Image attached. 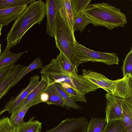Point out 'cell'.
Instances as JSON below:
<instances>
[{"mask_svg": "<svg viewBox=\"0 0 132 132\" xmlns=\"http://www.w3.org/2000/svg\"><path fill=\"white\" fill-rule=\"evenodd\" d=\"M46 15L45 3L41 0L27 6L15 21L7 36V45L10 48L19 44L26 32L36 24H40Z\"/></svg>", "mask_w": 132, "mask_h": 132, "instance_id": "obj_1", "label": "cell"}, {"mask_svg": "<svg viewBox=\"0 0 132 132\" xmlns=\"http://www.w3.org/2000/svg\"><path fill=\"white\" fill-rule=\"evenodd\" d=\"M83 13L94 26H104L110 30L118 27H124L127 23L125 14L115 6L104 2L90 3Z\"/></svg>", "mask_w": 132, "mask_h": 132, "instance_id": "obj_2", "label": "cell"}, {"mask_svg": "<svg viewBox=\"0 0 132 132\" xmlns=\"http://www.w3.org/2000/svg\"><path fill=\"white\" fill-rule=\"evenodd\" d=\"M41 74L48 77L54 83L65 84L81 92L84 95L95 91L100 88L97 85L78 75L76 72L70 73L64 70L57 63L56 59L43 67Z\"/></svg>", "mask_w": 132, "mask_h": 132, "instance_id": "obj_3", "label": "cell"}, {"mask_svg": "<svg viewBox=\"0 0 132 132\" xmlns=\"http://www.w3.org/2000/svg\"><path fill=\"white\" fill-rule=\"evenodd\" d=\"M82 77L106 91L107 93L125 99L132 94V75L127 74L121 79H109L102 74L90 70H82Z\"/></svg>", "mask_w": 132, "mask_h": 132, "instance_id": "obj_4", "label": "cell"}, {"mask_svg": "<svg viewBox=\"0 0 132 132\" xmlns=\"http://www.w3.org/2000/svg\"><path fill=\"white\" fill-rule=\"evenodd\" d=\"M53 33L56 48L67 58L76 72L80 65L75 47L76 40L73 33L59 12L53 28Z\"/></svg>", "mask_w": 132, "mask_h": 132, "instance_id": "obj_5", "label": "cell"}, {"mask_svg": "<svg viewBox=\"0 0 132 132\" xmlns=\"http://www.w3.org/2000/svg\"><path fill=\"white\" fill-rule=\"evenodd\" d=\"M75 44L77 56L80 64L88 61L100 62L109 65L118 64L119 58L114 53H105L92 50L79 43L76 40Z\"/></svg>", "mask_w": 132, "mask_h": 132, "instance_id": "obj_6", "label": "cell"}, {"mask_svg": "<svg viewBox=\"0 0 132 132\" xmlns=\"http://www.w3.org/2000/svg\"><path fill=\"white\" fill-rule=\"evenodd\" d=\"M88 123L87 119L84 117L67 118L45 132H86Z\"/></svg>", "mask_w": 132, "mask_h": 132, "instance_id": "obj_7", "label": "cell"}, {"mask_svg": "<svg viewBox=\"0 0 132 132\" xmlns=\"http://www.w3.org/2000/svg\"><path fill=\"white\" fill-rule=\"evenodd\" d=\"M48 84L46 76L42 75V78L39 83L28 95L25 99L13 110L9 119H12L22 109L26 106L31 104L35 105L42 102L40 96L45 90Z\"/></svg>", "mask_w": 132, "mask_h": 132, "instance_id": "obj_8", "label": "cell"}, {"mask_svg": "<svg viewBox=\"0 0 132 132\" xmlns=\"http://www.w3.org/2000/svg\"><path fill=\"white\" fill-rule=\"evenodd\" d=\"M105 96L107 100L105 110L106 122L114 120L121 121L123 118L122 103L124 99L108 93Z\"/></svg>", "mask_w": 132, "mask_h": 132, "instance_id": "obj_9", "label": "cell"}, {"mask_svg": "<svg viewBox=\"0 0 132 132\" xmlns=\"http://www.w3.org/2000/svg\"><path fill=\"white\" fill-rule=\"evenodd\" d=\"M39 76L35 75L31 77L30 82L25 88L22 89L20 92L15 97H12L7 102L2 112L3 113L7 111L9 114H11L14 109L26 98L39 82Z\"/></svg>", "mask_w": 132, "mask_h": 132, "instance_id": "obj_10", "label": "cell"}, {"mask_svg": "<svg viewBox=\"0 0 132 132\" xmlns=\"http://www.w3.org/2000/svg\"><path fill=\"white\" fill-rule=\"evenodd\" d=\"M61 7L60 0H47L46 1L45 13L47 18L46 32L51 37L53 36V26Z\"/></svg>", "mask_w": 132, "mask_h": 132, "instance_id": "obj_11", "label": "cell"}, {"mask_svg": "<svg viewBox=\"0 0 132 132\" xmlns=\"http://www.w3.org/2000/svg\"><path fill=\"white\" fill-rule=\"evenodd\" d=\"M27 4H23L6 9H0V24L7 26L10 23L15 21L23 13Z\"/></svg>", "mask_w": 132, "mask_h": 132, "instance_id": "obj_12", "label": "cell"}, {"mask_svg": "<svg viewBox=\"0 0 132 132\" xmlns=\"http://www.w3.org/2000/svg\"><path fill=\"white\" fill-rule=\"evenodd\" d=\"M46 76L48 84L45 92L47 93L49 96L46 103L49 105L53 104L64 107V101L56 87L54 80Z\"/></svg>", "mask_w": 132, "mask_h": 132, "instance_id": "obj_13", "label": "cell"}, {"mask_svg": "<svg viewBox=\"0 0 132 132\" xmlns=\"http://www.w3.org/2000/svg\"><path fill=\"white\" fill-rule=\"evenodd\" d=\"M26 67L21 64L15 65L10 74L0 84V100L12 87V83Z\"/></svg>", "mask_w": 132, "mask_h": 132, "instance_id": "obj_14", "label": "cell"}, {"mask_svg": "<svg viewBox=\"0 0 132 132\" xmlns=\"http://www.w3.org/2000/svg\"><path fill=\"white\" fill-rule=\"evenodd\" d=\"M132 94L124 99L122 103L123 118L121 121L126 132H132Z\"/></svg>", "mask_w": 132, "mask_h": 132, "instance_id": "obj_15", "label": "cell"}, {"mask_svg": "<svg viewBox=\"0 0 132 132\" xmlns=\"http://www.w3.org/2000/svg\"><path fill=\"white\" fill-rule=\"evenodd\" d=\"M10 48L7 45L2 53L0 55V70L9 66L15 65L16 62L23 54L27 52L26 51L18 54L11 53Z\"/></svg>", "mask_w": 132, "mask_h": 132, "instance_id": "obj_16", "label": "cell"}, {"mask_svg": "<svg viewBox=\"0 0 132 132\" xmlns=\"http://www.w3.org/2000/svg\"><path fill=\"white\" fill-rule=\"evenodd\" d=\"M61 7L59 12L66 23L74 34L73 30V16L70 0H60Z\"/></svg>", "mask_w": 132, "mask_h": 132, "instance_id": "obj_17", "label": "cell"}, {"mask_svg": "<svg viewBox=\"0 0 132 132\" xmlns=\"http://www.w3.org/2000/svg\"><path fill=\"white\" fill-rule=\"evenodd\" d=\"M35 117L27 122L24 121L16 126V132H42V123L37 120H34Z\"/></svg>", "mask_w": 132, "mask_h": 132, "instance_id": "obj_18", "label": "cell"}, {"mask_svg": "<svg viewBox=\"0 0 132 132\" xmlns=\"http://www.w3.org/2000/svg\"><path fill=\"white\" fill-rule=\"evenodd\" d=\"M55 84L64 101V107L69 109L70 108L76 109H80L83 108L73 100L68 94L64 90L60 84L58 83H55Z\"/></svg>", "mask_w": 132, "mask_h": 132, "instance_id": "obj_19", "label": "cell"}, {"mask_svg": "<svg viewBox=\"0 0 132 132\" xmlns=\"http://www.w3.org/2000/svg\"><path fill=\"white\" fill-rule=\"evenodd\" d=\"M106 122L105 118H92L88 123L86 132H101Z\"/></svg>", "mask_w": 132, "mask_h": 132, "instance_id": "obj_20", "label": "cell"}, {"mask_svg": "<svg viewBox=\"0 0 132 132\" xmlns=\"http://www.w3.org/2000/svg\"><path fill=\"white\" fill-rule=\"evenodd\" d=\"M43 67L42 62L39 57H37L35 60L20 73L12 83V87L16 84L27 74L31 71L37 69H42Z\"/></svg>", "mask_w": 132, "mask_h": 132, "instance_id": "obj_21", "label": "cell"}, {"mask_svg": "<svg viewBox=\"0 0 132 132\" xmlns=\"http://www.w3.org/2000/svg\"><path fill=\"white\" fill-rule=\"evenodd\" d=\"M91 0H70L73 17L83 13Z\"/></svg>", "mask_w": 132, "mask_h": 132, "instance_id": "obj_22", "label": "cell"}, {"mask_svg": "<svg viewBox=\"0 0 132 132\" xmlns=\"http://www.w3.org/2000/svg\"><path fill=\"white\" fill-rule=\"evenodd\" d=\"M60 84L74 101L84 102H87L85 95L81 92L72 88L67 84Z\"/></svg>", "mask_w": 132, "mask_h": 132, "instance_id": "obj_23", "label": "cell"}, {"mask_svg": "<svg viewBox=\"0 0 132 132\" xmlns=\"http://www.w3.org/2000/svg\"><path fill=\"white\" fill-rule=\"evenodd\" d=\"M90 23V21L85 17L83 13L75 17L73 26L74 33L77 30H79L82 32L85 30L86 26Z\"/></svg>", "mask_w": 132, "mask_h": 132, "instance_id": "obj_24", "label": "cell"}, {"mask_svg": "<svg viewBox=\"0 0 132 132\" xmlns=\"http://www.w3.org/2000/svg\"><path fill=\"white\" fill-rule=\"evenodd\" d=\"M101 132H126L121 120H117L106 122Z\"/></svg>", "mask_w": 132, "mask_h": 132, "instance_id": "obj_25", "label": "cell"}, {"mask_svg": "<svg viewBox=\"0 0 132 132\" xmlns=\"http://www.w3.org/2000/svg\"><path fill=\"white\" fill-rule=\"evenodd\" d=\"M59 65L64 70L70 73L76 72L69 61L61 51L56 59Z\"/></svg>", "mask_w": 132, "mask_h": 132, "instance_id": "obj_26", "label": "cell"}, {"mask_svg": "<svg viewBox=\"0 0 132 132\" xmlns=\"http://www.w3.org/2000/svg\"><path fill=\"white\" fill-rule=\"evenodd\" d=\"M35 0H0V9H3L23 4H27Z\"/></svg>", "mask_w": 132, "mask_h": 132, "instance_id": "obj_27", "label": "cell"}, {"mask_svg": "<svg viewBox=\"0 0 132 132\" xmlns=\"http://www.w3.org/2000/svg\"><path fill=\"white\" fill-rule=\"evenodd\" d=\"M32 106L33 105L31 104L24 107L12 119H9L10 122L16 126L23 123L25 114L29 108Z\"/></svg>", "mask_w": 132, "mask_h": 132, "instance_id": "obj_28", "label": "cell"}, {"mask_svg": "<svg viewBox=\"0 0 132 132\" xmlns=\"http://www.w3.org/2000/svg\"><path fill=\"white\" fill-rule=\"evenodd\" d=\"M122 70L123 77L127 74L132 75V48L127 54L123 61Z\"/></svg>", "mask_w": 132, "mask_h": 132, "instance_id": "obj_29", "label": "cell"}, {"mask_svg": "<svg viewBox=\"0 0 132 132\" xmlns=\"http://www.w3.org/2000/svg\"><path fill=\"white\" fill-rule=\"evenodd\" d=\"M0 132H16V126L10 122L8 117L0 119Z\"/></svg>", "mask_w": 132, "mask_h": 132, "instance_id": "obj_30", "label": "cell"}, {"mask_svg": "<svg viewBox=\"0 0 132 132\" xmlns=\"http://www.w3.org/2000/svg\"><path fill=\"white\" fill-rule=\"evenodd\" d=\"M15 65L9 66L0 70V84L10 74Z\"/></svg>", "mask_w": 132, "mask_h": 132, "instance_id": "obj_31", "label": "cell"}, {"mask_svg": "<svg viewBox=\"0 0 132 132\" xmlns=\"http://www.w3.org/2000/svg\"><path fill=\"white\" fill-rule=\"evenodd\" d=\"M49 98V96L48 94L44 92L41 94L40 98L42 102H45L48 101Z\"/></svg>", "mask_w": 132, "mask_h": 132, "instance_id": "obj_32", "label": "cell"}, {"mask_svg": "<svg viewBox=\"0 0 132 132\" xmlns=\"http://www.w3.org/2000/svg\"><path fill=\"white\" fill-rule=\"evenodd\" d=\"M3 26L0 24V36L1 35V31Z\"/></svg>", "mask_w": 132, "mask_h": 132, "instance_id": "obj_33", "label": "cell"}, {"mask_svg": "<svg viewBox=\"0 0 132 132\" xmlns=\"http://www.w3.org/2000/svg\"><path fill=\"white\" fill-rule=\"evenodd\" d=\"M1 44L0 43V55L1 54Z\"/></svg>", "mask_w": 132, "mask_h": 132, "instance_id": "obj_34", "label": "cell"}, {"mask_svg": "<svg viewBox=\"0 0 132 132\" xmlns=\"http://www.w3.org/2000/svg\"><path fill=\"white\" fill-rule=\"evenodd\" d=\"M3 113L2 112L1 110H0V116H1V115L2 113Z\"/></svg>", "mask_w": 132, "mask_h": 132, "instance_id": "obj_35", "label": "cell"}]
</instances>
